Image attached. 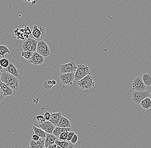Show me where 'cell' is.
I'll list each match as a JSON object with an SVG mask.
<instances>
[{"instance_id":"obj_27","label":"cell","mask_w":151,"mask_h":148,"mask_svg":"<svg viewBox=\"0 0 151 148\" xmlns=\"http://www.w3.org/2000/svg\"><path fill=\"white\" fill-rule=\"evenodd\" d=\"M33 52L28 51H23L22 53L21 56L25 60H29L31 59L33 55Z\"/></svg>"},{"instance_id":"obj_5","label":"cell","mask_w":151,"mask_h":148,"mask_svg":"<svg viewBox=\"0 0 151 148\" xmlns=\"http://www.w3.org/2000/svg\"><path fill=\"white\" fill-rule=\"evenodd\" d=\"M32 33L34 37L38 41L43 40L47 35L45 28L42 26H38L37 25L33 26Z\"/></svg>"},{"instance_id":"obj_21","label":"cell","mask_w":151,"mask_h":148,"mask_svg":"<svg viewBox=\"0 0 151 148\" xmlns=\"http://www.w3.org/2000/svg\"><path fill=\"white\" fill-rule=\"evenodd\" d=\"M140 106L145 110H148L151 108V99L150 97H147L142 100L140 103Z\"/></svg>"},{"instance_id":"obj_25","label":"cell","mask_w":151,"mask_h":148,"mask_svg":"<svg viewBox=\"0 0 151 148\" xmlns=\"http://www.w3.org/2000/svg\"><path fill=\"white\" fill-rule=\"evenodd\" d=\"M9 61L5 57H3L0 59V66L3 69H6L9 66Z\"/></svg>"},{"instance_id":"obj_32","label":"cell","mask_w":151,"mask_h":148,"mask_svg":"<svg viewBox=\"0 0 151 148\" xmlns=\"http://www.w3.org/2000/svg\"><path fill=\"white\" fill-rule=\"evenodd\" d=\"M75 134V132H69L68 134V138H67L66 141H68V142L69 141H70Z\"/></svg>"},{"instance_id":"obj_36","label":"cell","mask_w":151,"mask_h":148,"mask_svg":"<svg viewBox=\"0 0 151 148\" xmlns=\"http://www.w3.org/2000/svg\"><path fill=\"white\" fill-rule=\"evenodd\" d=\"M57 146L56 144H52V145L49 146V147H48L47 148H57Z\"/></svg>"},{"instance_id":"obj_16","label":"cell","mask_w":151,"mask_h":148,"mask_svg":"<svg viewBox=\"0 0 151 148\" xmlns=\"http://www.w3.org/2000/svg\"><path fill=\"white\" fill-rule=\"evenodd\" d=\"M46 121L43 116L38 115L34 117L33 122L37 127L41 128Z\"/></svg>"},{"instance_id":"obj_2","label":"cell","mask_w":151,"mask_h":148,"mask_svg":"<svg viewBox=\"0 0 151 148\" xmlns=\"http://www.w3.org/2000/svg\"><path fill=\"white\" fill-rule=\"evenodd\" d=\"M4 70L13 74L18 79H21L23 74V68L19 62L14 59L9 61V66Z\"/></svg>"},{"instance_id":"obj_31","label":"cell","mask_w":151,"mask_h":148,"mask_svg":"<svg viewBox=\"0 0 151 148\" xmlns=\"http://www.w3.org/2000/svg\"><path fill=\"white\" fill-rule=\"evenodd\" d=\"M78 135L75 134L74 135H73V137L72 139H71L70 142L72 143V144H76V143H77V141H78Z\"/></svg>"},{"instance_id":"obj_28","label":"cell","mask_w":151,"mask_h":148,"mask_svg":"<svg viewBox=\"0 0 151 148\" xmlns=\"http://www.w3.org/2000/svg\"><path fill=\"white\" fill-rule=\"evenodd\" d=\"M44 88L46 89H50L52 88L53 85L52 83V81L51 80H47L45 81L43 84Z\"/></svg>"},{"instance_id":"obj_20","label":"cell","mask_w":151,"mask_h":148,"mask_svg":"<svg viewBox=\"0 0 151 148\" xmlns=\"http://www.w3.org/2000/svg\"><path fill=\"white\" fill-rule=\"evenodd\" d=\"M71 130V128H63L56 126L55 129L53 131L52 134L54 135L55 137L58 138L59 135L61 134L64 132H69Z\"/></svg>"},{"instance_id":"obj_23","label":"cell","mask_w":151,"mask_h":148,"mask_svg":"<svg viewBox=\"0 0 151 148\" xmlns=\"http://www.w3.org/2000/svg\"><path fill=\"white\" fill-rule=\"evenodd\" d=\"M142 81L146 86L150 87L151 86V74L150 73H144L142 75Z\"/></svg>"},{"instance_id":"obj_17","label":"cell","mask_w":151,"mask_h":148,"mask_svg":"<svg viewBox=\"0 0 151 148\" xmlns=\"http://www.w3.org/2000/svg\"><path fill=\"white\" fill-rule=\"evenodd\" d=\"M0 87L5 97L11 96L13 94V89L5 84L0 81Z\"/></svg>"},{"instance_id":"obj_38","label":"cell","mask_w":151,"mask_h":148,"mask_svg":"<svg viewBox=\"0 0 151 148\" xmlns=\"http://www.w3.org/2000/svg\"><path fill=\"white\" fill-rule=\"evenodd\" d=\"M3 70L0 69V81H1V76L2 72Z\"/></svg>"},{"instance_id":"obj_40","label":"cell","mask_w":151,"mask_h":148,"mask_svg":"<svg viewBox=\"0 0 151 148\" xmlns=\"http://www.w3.org/2000/svg\"><path fill=\"white\" fill-rule=\"evenodd\" d=\"M151 97V93H150V97Z\"/></svg>"},{"instance_id":"obj_26","label":"cell","mask_w":151,"mask_h":148,"mask_svg":"<svg viewBox=\"0 0 151 148\" xmlns=\"http://www.w3.org/2000/svg\"><path fill=\"white\" fill-rule=\"evenodd\" d=\"M55 144H56L57 146H59L61 148H66L68 146L69 142L66 140L59 141L58 139H57L55 141Z\"/></svg>"},{"instance_id":"obj_30","label":"cell","mask_w":151,"mask_h":148,"mask_svg":"<svg viewBox=\"0 0 151 148\" xmlns=\"http://www.w3.org/2000/svg\"><path fill=\"white\" fill-rule=\"evenodd\" d=\"M53 113H52L51 111H48L46 112L45 114L43 115V117L45 118V119L47 121H49L52 115V114Z\"/></svg>"},{"instance_id":"obj_33","label":"cell","mask_w":151,"mask_h":148,"mask_svg":"<svg viewBox=\"0 0 151 148\" xmlns=\"http://www.w3.org/2000/svg\"><path fill=\"white\" fill-rule=\"evenodd\" d=\"M5 97L0 87V101H1L4 100Z\"/></svg>"},{"instance_id":"obj_14","label":"cell","mask_w":151,"mask_h":148,"mask_svg":"<svg viewBox=\"0 0 151 148\" xmlns=\"http://www.w3.org/2000/svg\"><path fill=\"white\" fill-rule=\"evenodd\" d=\"M55 126L50 121H46L42 125L41 129L44 130L47 133L52 134L53 131L55 129Z\"/></svg>"},{"instance_id":"obj_39","label":"cell","mask_w":151,"mask_h":148,"mask_svg":"<svg viewBox=\"0 0 151 148\" xmlns=\"http://www.w3.org/2000/svg\"><path fill=\"white\" fill-rule=\"evenodd\" d=\"M57 148H61V147H59V146H57Z\"/></svg>"},{"instance_id":"obj_6","label":"cell","mask_w":151,"mask_h":148,"mask_svg":"<svg viewBox=\"0 0 151 148\" xmlns=\"http://www.w3.org/2000/svg\"><path fill=\"white\" fill-rule=\"evenodd\" d=\"M150 97V93L149 91H134L132 94V100L135 104L139 105L142 100L146 98Z\"/></svg>"},{"instance_id":"obj_7","label":"cell","mask_w":151,"mask_h":148,"mask_svg":"<svg viewBox=\"0 0 151 148\" xmlns=\"http://www.w3.org/2000/svg\"><path fill=\"white\" fill-rule=\"evenodd\" d=\"M36 51L43 57L49 56L51 52L50 47L43 40L38 41Z\"/></svg>"},{"instance_id":"obj_12","label":"cell","mask_w":151,"mask_h":148,"mask_svg":"<svg viewBox=\"0 0 151 148\" xmlns=\"http://www.w3.org/2000/svg\"><path fill=\"white\" fill-rule=\"evenodd\" d=\"M44 57L38 53L37 52H34L32 57L28 61L29 63L35 66L41 65L44 62Z\"/></svg>"},{"instance_id":"obj_13","label":"cell","mask_w":151,"mask_h":148,"mask_svg":"<svg viewBox=\"0 0 151 148\" xmlns=\"http://www.w3.org/2000/svg\"><path fill=\"white\" fill-rule=\"evenodd\" d=\"M46 138H40L38 140L35 141L31 139L29 142L30 148H42L45 146Z\"/></svg>"},{"instance_id":"obj_34","label":"cell","mask_w":151,"mask_h":148,"mask_svg":"<svg viewBox=\"0 0 151 148\" xmlns=\"http://www.w3.org/2000/svg\"><path fill=\"white\" fill-rule=\"evenodd\" d=\"M40 138V137L39 136L37 135V134H35L33 135L32 139H33V140H35V141H37V140H38Z\"/></svg>"},{"instance_id":"obj_18","label":"cell","mask_w":151,"mask_h":148,"mask_svg":"<svg viewBox=\"0 0 151 148\" xmlns=\"http://www.w3.org/2000/svg\"><path fill=\"white\" fill-rule=\"evenodd\" d=\"M62 117L61 112H59L58 113H53L52 114L51 117L50 119V122L54 124L56 126H57L58 123L60 122V120Z\"/></svg>"},{"instance_id":"obj_22","label":"cell","mask_w":151,"mask_h":148,"mask_svg":"<svg viewBox=\"0 0 151 148\" xmlns=\"http://www.w3.org/2000/svg\"><path fill=\"white\" fill-rule=\"evenodd\" d=\"M32 129L35 134L39 136L40 138H44L47 137V133L41 128H38L36 126H34L32 127Z\"/></svg>"},{"instance_id":"obj_24","label":"cell","mask_w":151,"mask_h":148,"mask_svg":"<svg viewBox=\"0 0 151 148\" xmlns=\"http://www.w3.org/2000/svg\"><path fill=\"white\" fill-rule=\"evenodd\" d=\"M10 50L8 48L4 45H0V56L4 57V56L6 54H10Z\"/></svg>"},{"instance_id":"obj_19","label":"cell","mask_w":151,"mask_h":148,"mask_svg":"<svg viewBox=\"0 0 151 148\" xmlns=\"http://www.w3.org/2000/svg\"><path fill=\"white\" fill-rule=\"evenodd\" d=\"M57 126L60 128H71V125L70 121L68 119L62 116L61 117V120Z\"/></svg>"},{"instance_id":"obj_9","label":"cell","mask_w":151,"mask_h":148,"mask_svg":"<svg viewBox=\"0 0 151 148\" xmlns=\"http://www.w3.org/2000/svg\"><path fill=\"white\" fill-rule=\"evenodd\" d=\"M75 72L62 74L60 76V81L63 85L71 86L73 84Z\"/></svg>"},{"instance_id":"obj_1","label":"cell","mask_w":151,"mask_h":148,"mask_svg":"<svg viewBox=\"0 0 151 148\" xmlns=\"http://www.w3.org/2000/svg\"><path fill=\"white\" fill-rule=\"evenodd\" d=\"M2 72L1 81L8 85L13 90H17L19 88V79L13 74L4 69Z\"/></svg>"},{"instance_id":"obj_3","label":"cell","mask_w":151,"mask_h":148,"mask_svg":"<svg viewBox=\"0 0 151 148\" xmlns=\"http://www.w3.org/2000/svg\"><path fill=\"white\" fill-rule=\"evenodd\" d=\"M77 84L81 89L84 90L91 89L95 85L93 77L90 74H88L83 79L77 81Z\"/></svg>"},{"instance_id":"obj_43","label":"cell","mask_w":151,"mask_h":148,"mask_svg":"<svg viewBox=\"0 0 151 148\" xmlns=\"http://www.w3.org/2000/svg\"><path fill=\"white\" fill-rule=\"evenodd\" d=\"M151 99V97H150Z\"/></svg>"},{"instance_id":"obj_37","label":"cell","mask_w":151,"mask_h":148,"mask_svg":"<svg viewBox=\"0 0 151 148\" xmlns=\"http://www.w3.org/2000/svg\"><path fill=\"white\" fill-rule=\"evenodd\" d=\"M52 83L53 85L55 86L57 82L55 80H52Z\"/></svg>"},{"instance_id":"obj_11","label":"cell","mask_w":151,"mask_h":148,"mask_svg":"<svg viewBox=\"0 0 151 148\" xmlns=\"http://www.w3.org/2000/svg\"><path fill=\"white\" fill-rule=\"evenodd\" d=\"M132 86L133 89L136 91H145L146 89V86L142 81V78L140 76L137 77L134 79Z\"/></svg>"},{"instance_id":"obj_41","label":"cell","mask_w":151,"mask_h":148,"mask_svg":"<svg viewBox=\"0 0 151 148\" xmlns=\"http://www.w3.org/2000/svg\"><path fill=\"white\" fill-rule=\"evenodd\" d=\"M42 148H46V147H44Z\"/></svg>"},{"instance_id":"obj_15","label":"cell","mask_w":151,"mask_h":148,"mask_svg":"<svg viewBox=\"0 0 151 148\" xmlns=\"http://www.w3.org/2000/svg\"><path fill=\"white\" fill-rule=\"evenodd\" d=\"M58 138L52 134L47 133V137L45 139L44 147L47 148L52 144H55V140Z\"/></svg>"},{"instance_id":"obj_8","label":"cell","mask_w":151,"mask_h":148,"mask_svg":"<svg viewBox=\"0 0 151 148\" xmlns=\"http://www.w3.org/2000/svg\"><path fill=\"white\" fill-rule=\"evenodd\" d=\"M38 41L34 39L28 38L26 41L24 42L22 45V48L24 51H36L37 49Z\"/></svg>"},{"instance_id":"obj_10","label":"cell","mask_w":151,"mask_h":148,"mask_svg":"<svg viewBox=\"0 0 151 148\" xmlns=\"http://www.w3.org/2000/svg\"><path fill=\"white\" fill-rule=\"evenodd\" d=\"M77 68V66L75 62L72 61L61 65L60 66V72L61 74L76 72Z\"/></svg>"},{"instance_id":"obj_4","label":"cell","mask_w":151,"mask_h":148,"mask_svg":"<svg viewBox=\"0 0 151 148\" xmlns=\"http://www.w3.org/2000/svg\"><path fill=\"white\" fill-rule=\"evenodd\" d=\"M90 67L86 65H79L75 72V80L78 81L83 79L88 74H90Z\"/></svg>"},{"instance_id":"obj_29","label":"cell","mask_w":151,"mask_h":148,"mask_svg":"<svg viewBox=\"0 0 151 148\" xmlns=\"http://www.w3.org/2000/svg\"><path fill=\"white\" fill-rule=\"evenodd\" d=\"M69 132H64L61 134L58 137V139L60 140H67L68 138Z\"/></svg>"},{"instance_id":"obj_35","label":"cell","mask_w":151,"mask_h":148,"mask_svg":"<svg viewBox=\"0 0 151 148\" xmlns=\"http://www.w3.org/2000/svg\"><path fill=\"white\" fill-rule=\"evenodd\" d=\"M66 148H75V146H74V144H72L69 141L68 146Z\"/></svg>"},{"instance_id":"obj_42","label":"cell","mask_w":151,"mask_h":148,"mask_svg":"<svg viewBox=\"0 0 151 148\" xmlns=\"http://www.w3.org/2000/svg\"><path fill=\"white\" fill-rule=\"evenodd\" d=\"M0 42H1V39H0Z\"/></svg>"}]
</instances>
